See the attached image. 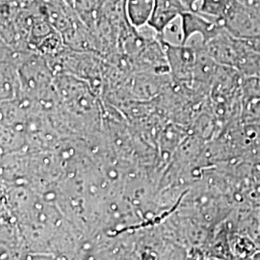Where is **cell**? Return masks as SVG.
Masks as SVG:
<instances>
[{
    "mask_svg": "<svg viewBox=\"0 0 260 260\" xmlns=\"http://www.w3.org/2000/svg\"><path fill=\"white\" fill-rule=\"evenodd\" d=\"M209 260H224V259H220V258H211V259Z\"/></svg>",
    "mask_w": 260,
    "mask_h": 260,
    "instance_id": "cell-10",
    "label": "cell"
},
{
    "mask_svg": "<svg viewBox=\"0 0 260 260\" xmlns=\"http://www.w3.org/2000/svg\"><path fill=\"white\" fill-rule=\"evenodd\" d=\"M53 85L59 102L65 106L70 118L81 121L83 124L94 126L101 120L98 99L86 81L66 73H58Z\"/></svg>",
    "mask_w": 260,
    "mask_h": 260,
    "instance_id": "cell-1",
    "label": "cell"
},
{
    "mask_svg": "<svg viewBox=\"0 0 260 260\" xmlns=\"http://www.w3.org/2000/svg\"><path fill=\"white\" fill-rule=\"evenodd\" d=\"M237 4L238 0H201L196 11L223 25L224 20Z\"/></svg>",
    "mask_w": 260,
    "mask_h": 260,
    "instance_id": "cell-5",
    "label": "cell"
},
{
    "mask_svg": "<svg viewBox=\"0 0 260 260\" xmlns=\"http://www.w3.org/2000/svg\"><path fill=\"white\" fill-rule=\"evenodd\" d=\"M181 1L184 3V5L190 11H196L198 7L197 6L198 2H201V0H181Z\"/></svg>",
    "mask_w": 260,
    "mask_h": 260,
    "instance_id": "cell-8",
    "label": "cell"
},
{
    "mask_svg": "<svg viewBox=\"0 0 260 260\" xmlns=\"http://www.w3.org/2000/svg\"><path fill=\"white\" fill-rule=\"evenodd\" d=\"M245 90L250 99L255 98L260 100V73L258 75L251 76L247 82V87Z\"/></svg>",
    "mask_w": 260,
    "mask_h": 260,
    "instance_id": "cell-7",
    "label": "cell"
},
{
    "mask_svg": "<svg viewBox=\"0 0 260 260\" xmlns=\"http://www.w3.org/2000/svg\"><path fill=\"white\" fill-rule=\"evenodd\" d=\"M232 247L233 253L242 259H249L256 251L254 243L250 238L245 236H235Z\"/></svg>",
    "mask_w": 260,
    "mask_h": 260,
    "instance_id": "cell-6",
    "label": "cell"
},
{
    "mask_svg": "<svg viewBox=\"0 0 260 260\" xmlns=\"http://www.w3.org/2000/svg\"><path fill=\"white\" fill-rule=\"evenodd\" d=\"M154 9V0H125L126 19L133 29L139 30L149 25Z\"/></svg>",
    "mask_w": 260,
    "mask_h": 260,
    "instance_id": "cell-4",
    "label": "cell"
},
{
    "mask_svg": "<svg viewBox=\"0 0 260 260\" xmlns=\"http://www.w3.org/2000/svg\"><path fill=\"white\" fill-rule=\"evenodd\" d=\"M186 11L190 10L181 0H154V9L149 26L157 35H163L168 26Z\"/></svg>",
    "mask_w": 260,
    "mask_h": 260,
    "instance_id": "cell-3",
    "label": "cell"
},
{
    "mask_svg": "<svg viewBox=\"0 0 260 260\" xmlns=\"http://www.w3.org/2000/svg\"><path fill=\"white\" fill-rule=\"evenodd\" d=\"M248 260H260V251H255Z\"/></svg>",
    "mask_w": 260,
    "mask_h": 260,
    "instance_id": "cell-9",
    "label": "cell"
},
{
    "mask_svg": "<svg viewBox=\"0 0 260 260\" xmlns=\"http://www.w3.org/2000/svg\"><path fill=\"white\" fill-rule=\"evenodd\" d=\"M157 39L165 51L170 73L174 78L180 82L194 80L197 49L188 45H173L160 35H157Z\"/></svg>",
    "mask_w": 260,
    "mask_h": 260,
    "instance_id": "cell-2",
    "label": "cell"
}]
</instances>
